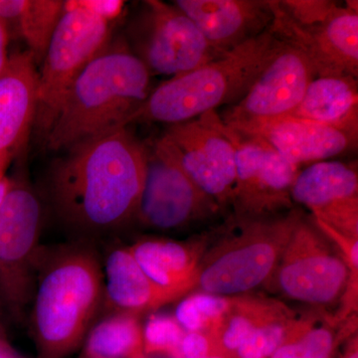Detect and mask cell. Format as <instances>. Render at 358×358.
I'll list each match as a JSON object with an SVG mask.
<instances>
[{
	"label": "cell",
	"mask_w": 358,
	"mask_h": 358,
	"mask_svg": "<svg viewBox=\"0 0 358 358\" xmlns=\"http://www.w3.org/2000/svg\"><path fill=\"white\" fill-rule=\"evenodd\" d=\"M84 355L91 358H145L143 327L136 315L113 313L87 334Z\"/></svg>",
	"instance_id": "24"
},
{
	"label": "cell",
	"mask_w": 358,
	"mask_h": 358,
	"mask_svg": "<svg viewBox=\"0 0 358 358\" xmlns=\"http://www.w3.org/2000/svg\"><path fill=\"white\" fill-rule=\"evenodd\" d=\"M285 13L301 26H313L324 23L341 6L333 0H278Z\"/></svg>",
	"instance_id": "29"
},
{
	"label": "cell",
	"mask_w": 358,
	"mask_h": 358,
	"mask_svg": "<svg viewBox=\"0 0 358 358\" xmlns=\"http://www.w3.org/2000/svg\"><path fill=\"white\" fill-rule=\"evenodd\" d=\"M357 78L315 77L289 117L307 120L358 134Z\"/></svg>",
	"instance_id": "21"
},
{
	"label": "cell",
	"mask_w": 358,
	"mask_h": 358,
	"mask_svg": "<svg viewBox=\"0 0 358 358\" xmlns=\"http://www.w3.org/2000/svg\"><path fill=\"white\" fill-rule=\"evenodd\" d=\"M11 182H13V180L7 176L0 178V208H1L4 200H6L7 193L10 189Z\"/></svg>",
	"instance_id": "34"
},
{
	"label": "cell",
	"mask_w": 358,
	"mask_h": 358,
	"mask_svg": "<svg viewBox=\"0 0 358 358\" xmlns=\"http://www.w3.org/2000/svg\"><path fill=\"white\" fill-rule=\"evenodd\" d=\"M296 211L281 216L240 219V231L224 239L200 263L196 287L203 293L232 296L271 281L294 226Z\"/></svg>",
	"instance_id": "5"
},
{
	"label": "cell",
	"mask_w": 358,
	"mask_h": 358,
	"mask_svg": "<svg viewBox=\"0 0 358 358\" xmlns=\"http://www.w3.org/2000/svg\"><path fill=\"white\" fill-rule=\"evenodd\" d=\"M81 358H91V357H87V355H83V357H82Z\"/></svg>",
	"instance_id": "37"
},
{
	"label": "cell",
	"mask_w": 358,
	"mask_h": 358,
	"mask_svg": "<svg viewBox=\"0 0 358 358\" xmlns=\"http://www.w3.org/2000/svg\"><path fill=\"white\" fill-rule=\"evenodd\" d=\"M38 70L31 54L16 52L0 75V178L25 147L37 112Z\"/></svg>",
	"instance_id": "16"
},
{
	"label": "cell",
	"mask_w": 358,
	"mask_h": 358,
	"mask_svg": "<svg viewBox=\"0 0 358 358\" xmlns=\"http://www.w3.org/2000/svg\"><path fill=\"white\" fill-rule=\"evenodd\" d=\"M0 334H2L1 329H0Z\"/></svg>",
	"instance_id": "38"
},
{
	"label": "cell",
	"mask_w": 358,
	"mask_h": 358,
	"mask_svg": "<svg viewBox=\"0 0 358 358\" xmlns=\"http://www.w3.org/2000/svg\"><path fill=\"white\" fill-rule=\"evenodd\" d=\"M232 296L195 293L178 303L173 317L186 333L211 334L230 310Z\"/></svg>",
	"instance_id": "26"
},
{
	"label": "cell",
	"mask_w": 358,
	"mask_h": 358,
	"mask_svg": "<svg viewBox=\"0 0 358 358\" xmlns=\"http://www.w3.org/2000/svg\"><path fill=\"white\" fill-rule=\"evenodd\" d=\"M207 358H223V357H219V355H211V357H209Z\"/></svg>",
	"instance_id": "36"
},
{
	"label": "cell",
	"mask_w": 358,
	"mask_h": 358,
	"mask_svg": "<svg viewBox=\"0 0 358 358\" xmlns=\"http://www.w3.org/2000/svg\"><path fill=\"white\" fill-rule=\"evenodd\" d=\"M103 300L113 313L136 315L173 301L136 263L129 247H114L103 265Z\"/></svg>",
	"instance_id": "20"
},
{
	"label": "cell",
	"mask_w": 358,
	"mask_h": 358,
	"mask_svg": "<svg viewBox=\"0 0 358 358\" xmlns=\"http://www.w3.org/2000/svg\"><path fill=\"white\" fill-rule=\"evenodd\" d=\"M69 2L110 23L117 20L124 9V1L121 0H69Z\"/></svg>",
	"instance_id": "31"
},
{
	"label": "cell",
	"mask_w": 358,
	"mask_h": 358,
	"mask_svg": "<svg viewBox=\"0 0 358 358\" xmlns=\"http://www.w3.org/2000/svg\"><path fill=\"white\" fill-rule=\"evenodd\" d=\"M11 180L0 208V300L20 315L34 292L43 210L31 186Z\"/></svg>",
	"instance_id": "8"
},
{
	"label": "cell",
	"mask_w": 358,
	"mask_h": 358,
	"mask_svg": "<svg viewBox=\"0 0 358 358\" xmlns=\"http://www.w3.org/2000/svg\"><path fill=\"white\" fill-rule=\"evenodd\" d=\"M308 327L298 338L281 346L270 358H329L334 338L327 327Z\"/></svg>",
	"instance_id": "28"
},
{
	"label": "cell",
	"mask_w": 358,
	"mask_h": 358,
	"mask_svg": "<svg viewBox=\"0 0 358 358\" xmlns=\"http://www.w3.org/2000/svg\"><path fill=\"white\" fill-rule=\"evenodd\" d=\"M126 43L152 76L169 79L222 56L176 4L159 0L143 2L140 13L129 26Z\"/></svg>",
	"instance_id": "7"
},
{
	"label": "cell",
	"mask_w": 358,
	"mask_h": 358,
	"mask_svg": "<svg viewBox=\"0 0 358 358\" xmlns=\"http://www.w3.org/2000/svg\"><path fill=\"white\" fill-rule=\"evenodd\" d=\"M238 134L262 141L298 166L346 154L357 148L358 134L296 117L265 122Z\"/></svg>",
	"instance_id": "18"
},
{
	"label": "cell",
	"mask_w": 358,
	"mask_h": 358,
	"mask_svg": "<svg viewBox=\"0 0 358 358\" xmlns=\"http://www.w3.org/2000/svg\"><path fill=\"white\" fill-rule=\"evenodd\" d=\"M220 210L192 182L160 138L145 145V169L136 220L157 230H176Z\"/></svg>",
	"instance_id": "11"
},
{
	"label": "cell",
	"mask_w": 358,
	"mask_h": 358,
	"mask_svg": "<svg viewBox=\"0 0 358 358\" xmlns=\"http://www.w3.org/2000/svg\"><path fill=\"white\" fill-rule=\"evenodd\" d=\"M160 141L192 182L219 208L233 203L236 148L218 110L167 126Z\"/></svg>",
	"instance_id": "10"
},
{
	"label": "cell",
	"mask_w": 358,
	"mask_h": 358,
	"mask_svg": "<svg viewBox=\"0 0 358 358\" xmlns=\"http://www.w3.org/2000/svg\"><path fill=\"white\" fill-rule=\"evenodd\" d=\"M186 331L173 315H152L143 329L145 353H162L181 358V341Z\"/></svg>",
	"instance_id": "27"
},
{
	"label": "cell",
	"mask_w": 358,
	"mask_h": 358,
	"mask_svg": "<svg viewBox=\"0 0 358 358\" xmlns=\"http://www.w3.org/2000/svg\"><path fill=\"white\" fill-rule=\"evenodd\" d=\"M284 46V40L271 25L262 34L220 57L159 85L141 103L131 124L173 126L234 105Z\"/></svg>",
	"instance_id": "4"
},
{
	"label": "cell",
	"mask_w": 358,
	"mask_h": 358,
	"mask_svg": "<svg viewBox=\"0 0 358 358\" xmlns=\"http://www.w3.org/2000/svg\"><path fill=\"white\" fill-rule=\"evenodd\" d=\"M52 166L49 196L59 220L82 239L112 234L136 219L145 145L121 128L68 148Z\"/></svg>",
	"instance_id": "1"
},
{
	"label": "cell",
	"mask_w": 358,
	"mask_h": 358,
	"mask_svg": "<svg viewBox=\"0 0 358 358\" xmlns=\"http://www.w3.org/2000/svg\"><path fill=\"white\" fill-rule=\"evenodd\" d=\"M313 324L312 320L296 317L294 313L273 320L254 331L235 355L238 358H270L281 346L298 338Z\"/></svg>",
	"instance_id": "25"
},
{
	"label": "cell",
	"mask_w": 358,
	"mask_h": 358,
	"mask_svg": "<svg viewBox=\"0 0 358 358\" xmlns=\"http://www.w3.org/2000/svg\"><path fill=\"white\" fill-rule=\"evenodd\" d=\"M103 301V266L88 245L41 250L31 301L32 333L41 357L74 352Z\"/></svg>",
	"instance_id": "3"
},
{
	"label": "cell",
	"mask_w": 358,
	"mask_h": 358,
	"mask_svg": "<svg viewBox=\"0 0 358 358\" xmlns=\"http://www.w3.org/2000/svg\"><path fill=\"white\" fill-rule=\"evenodd\" d=\"M145 275L176 301L196 286L201 252L194 244L164 238H143L129 246Z\"/></svg>",
	"instance_id": "19"
},
{
	"label": "cell",
	"mask_w": 358,
	"mask_h": 358,
	"mask_svg": "<svg viewBox=\"0 0 358 358\" xmlns=\"http://www.w3.org/2000/svg\"><path fill=\"white\" fill-rule=\"evenodd\" d=\"M228 131L236 148V183L232 205L238 219L268 217L292 207V186L300 166L258 138L229 128Z\"/></svg>",
	"instance_id": "12"
},
{
	"label": "cell",
	"mask_w": 358,
	"mask_h": 358,
	"mask_svg": "<svg viewBox=\"0 0 358 358\" xmlns=\"http://www.w3.org/2000/svg\"><path fill=\"white\" fill-rule=\"evenodd\" d=\"M152 74L126 42L109 44L78 76L59 108L44 143L66 150L126 128L150 94Z\"/></svg>",
	"instance_id": "2"
},
{
	"label": "cell",
	"mask_w": 358,
	"mask_h": 358,
	"mask_svg": "<svg viewBox=\"0 0 358 358\" xmlns=\"http://www.w3.org/2000/svg\"><path fill=\"white\" fill-rule=\"evenodd\" d=\"M215 352L211 334L205 331L186 333L181 341V358H207Z\"/></svg>",
	"instance_id": "30"
},
{
	"label": "cell",
	"mask_w": 358,
	"mask_h": 358,
	"mask_svg": "<svg viewBox=\"0 0 358 358\" xmlns=\"http://www.w3.org/2000/svg\"><path fill=\"white\" fill-rule=\"evenodd\" d=\"M345 358H358L357 346H355V348H352V350L348 353Z\"/></svg>",
	"instance_id": "35"
},
{
	"label": "cell",
	"mask_w": 358,
	"mask_h": 358,
	"mask_svg": "<svg viewBox=\"0 0 358 358\" xmlns=\"http://www.w3.org/2000/svg\"><path fill=\"white\" fill-rule=\"evenodd\" d=\"M292 201L312 212L322 233L358 241V174L352 164L320 162L299 171Z\"/></svg>",
	"instance_id": "15"
},
{
	"label": "cell",
	"mask_w": 358,
	"mask_h": 358,
	"mask_svg": "<svg viewBox=\"0 0 358 358\" xmlns=\"http://www.w3.org/2000/svg\"><path fill=\"white\" fill-rule=\"evenodd\" d=\"M355 272L315 224L301 217L271 280L292 300L320 307L341 299Z\"/></svg>",
	"instance_id": "9"
},
{
	"label": "cell",
	"mask_w": 358,
	"mask_h": 358,
	"mask_svg": "<svg viewBox=\"0 0 358 358\" xmlns=\"http://www.w3.org/2000/svg\"><path fill=\"white\" fill-rule=\"evenodd\" d=\"M9 34L7 32L6 26L0 21V75L3 72L4 68L8 62V47Z\"/></svg>",
	"instance_id": "32"
},
{
	"label": "cell",
	"mask_w": 358,
	"mask_h": 358,
	"mask_svg": "<svg viewBox=\"0 0 358 358\" xmlns=\"http://www.w3.org/2000/svg\"><path fill=\"white\" fill-rule=\"evenodd\" d=\"M64 6L61 0H0V21L9 37H20L35 63L41 64Z\"/></svg>",
	"instance_id": "22"
},
{
	"label": "cell",
	"mask_w": 358,
	"mask_h": 358,
	"mask_svg": "<svg viewBox=\"0 0 358 358\" xmlns=\"http://www.w3.org/2000/svg\"><path fill=\"white\" fill-rule=\"evenodd\" d=\"M273 27L285 43L305 56L315 77L358 75V4H341L324 23L301 26L282 11L278 0H270Z\"/></svg>",
	"instance_id": "14"
},
{
	"label": "cell",
	"mask_w": 358,
	"mask_h": 358,
	"mask_svg": "<svg viewBox=\"0 0 358 358\" xmlns=\"http://www.w3.org/2000/svg\"><path fill=\"white\" fill-rule=\"evenodd\" d=\"M110 23L65 1L64 13L38 71L34 127L45 141L78 76L110 44Z\"/></svg>",
	"instance_id": "6"
},
{
	"label": "cell",
	"mask_w": 358,
	"mask_h": 358,
	"mask_svg": "<svg viewBox=\"0 0 358 358\" xmlns=\"http://www.w3.org/2000/svg\"><path fill=\"white\" fill-rule=\"evenodd\" d=\"M219 55L262 34L274 21L270 0H176Z\"/></svg>",
	"instance_id": "17"
},
{
	"label": "cell",
	"mask_w": 358,
	"mask_h": 358,
	"mask_svg": "<svg viewBox=\"0 0 358 358\" xmlns=\"http://www.w3.org/2000/svg\"><path fill=\"white\" fill-rule=\"evenodd\" d=\"M315 78L305 56L285 43L246 95L218 114L228 128L238 133L284 119L296 109Z\"/></svg>",
	"instance_id": "13"
},
{
	"label": "cell",
	"mask_w": 358,
	"mask_h": 358,
	"mask_svg": "<svg viewBox=\"0 0 358 358\" xmlns=\"http://www.w3.org/2000/svg\"><path fill=\"white\" fill-rule=\"evenodd\" d=\"M0 358H22L8 345L6 339L0 334Z\"/></svg>",
	"instance_id": "33"
},
{
	"label": "cell",
	"mask_w": 358,
	"mask_h": 358,
	"mask_svg": "<svg viewBox=\"0 0 358 358\" xmlns=\"http://www.w3.org/2000/svg\"><path fill=\"white\" fill-rule=\"evenodd\" d=\"M291 313V310L278 301L255 296H232L230 310L211 333L215 352L235 355L254 331Z\"/></svg>",
	"instance_id": "23"
}]
</instances>
